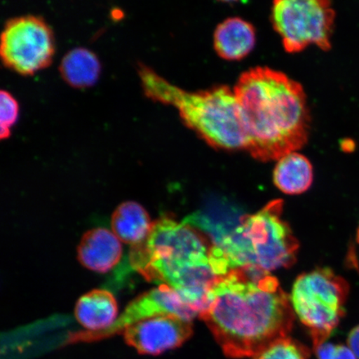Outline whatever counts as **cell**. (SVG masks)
Instances as JSON below:
<instances>
[{"mask_svg": "<svg viewBox=\"0 0 359 359\" xmlns=\"http://www.w3.org/2000/svg\"><path fill=\"white\" fill-rule=\"evenodd\" d=\"M252 359H309V351L288 336L268 345Z\"/></svg>", "mask_w": 359, "mask_h": 359, "instance_id": "e0dca14e", "label": "cell"}, {"mask_svg": "<svg viewBox=\"0 0 359 359\" xmlns=\"http://www.w3.org/2000/svg\"><path fill=\"white\" fill-rule=\"evenodd\" d=\"M348 346L359 359V325L353 327L348 337Z\"/></svg>", "mask_w": 359, "mask_h": 359, "instance_id": "ffe728a7", "label": "cell"}, {"mask_svg": "<svg viewBox=\"0 0 359 359\" xmlns=\"http://www.w3.org/2000/svg\"><path fill=\"white\" fill-rule=\"evenodd\" d=\"M357 242H358V244L359 245V228H358V233H357Z\"/></svg>", "mask_w": 359, "mask_h": 359, "instance_id": "7402d4cb", "label": "cell"}, {"mask_svg": "<svg viewBox=\"0 0 359 359\" xmlns=\"http://www.w3.org/2000/svg\"><path fill=\"white\" fill-rule=\"evenodd\" d=\"M101 62L97 56L85 48H76L62 58L60 66L61 77L69 86L83 89L95 85L101 74Z\"/></svg>", "mask_w": 359, "mask_h": 359, "instance_id": "9a60e30c", "label": "cell"}, {"mask_svg": "<svg viewBox=\"0 0 359 359\" xmlns=\"http://www.w3.org/2000/svg\"><path fill=\"white\" fill-rule=\"evenodd\" d=\"M199 318L228 358H245L288 337L295 313L276 277L244 267L218 280Z\"/></svg>", "mask_w": 359, "mask_h": 359, "instance_id": "6da1fadb", "label": "cell"}, {"mask_svg": "<svg viewBox=\"0 0 359 359\" xmlns=\"http://www.w3.org/2000/svg\"><path fill=\"white\" fill-rule=\"evenodd\" d=\"M257 34L254 26L241 18H229L214 34V48L223 60H241L252 51Z\"/></svg>", "mask_w": 359, "mask_h": 359, "instance_id": "4fadbf2b", "label": "cell"}, {"mask_svg": "<svg viewBox=\"0 0 359 359\" xmlns=\"http://www.w3.org/2000/svg\"><path fill=\"white\" fill-rule=\"evenodd\" d=\"M210 247L191 224L161 218L144 242L131 247L129 262L147 281L159 284L178 268L210 262Z\"/></svg>", "mask_w": 359, "mask_h": 359, "instance_id": "5b68a950", "label": "cell"}, {"mask_svg": "<svg viewBox=\"0 0 359 359\" xmlns=\"http://www.w3.org/2000/svg\"><path fill=\"white\" fill-rule=\"evenodd\" d=\"M283 201L276 200L239 224L210 247V263L219 277L231 269L254 267L267 273L290 266L299 244L282 218Z\"/></svg>", "mask_w": 359, "mask_h": 359, "instance_id": "277c9868", "label": "cell"}, {"mask_svg": "<svg viewBox=\"0 0 359 359\" xmlns=\"http://www.w3.org/2000/svg\"><path fill=\"white\" fill-rule=\"evenodd\" d=\"M335 12L331 0H273L271 21L289 53L314 44L331 48Z\"/></svg>", "mask_w": 359, "mask_h": 359, "instance_id": "52a82bcc", "label": "cell"}, {"mask_svg": "<svg viewBox=\"0 0 359 359\" xmlns=\"http://www.w3.org/2000/svg\"><path fill=\"white\" fill-rule=\"evenodd\" d=\"M150 215L140 204L126 201L111 215L112 232L121 241L133 246L144 242L152 226Z\"/></svg>", "mask_w": 359, "mask_h": 359, "instance_id": "5bb4252c", "label": "cell"}, {"mask_svg": "<svg viewBox=\"0 0 359 359\" xmlns=\"http://www.w3.org/2000/svg\"><path fill=\"white\" fill-rule=\"evenodd\" d=\"M192 334L191 321L173 316L147 318L123 333L126 344L146 355H159L182 346Z\"/></svg>", "mask_w": 359, "mask_h": 359, "instance_id": "30bf717a", "label": "cell"}, {"mask_svg": "<svg viewBox=\"0 0 359 359\" xmlns=\"http://www.w3.org/2000/svg\"><path fill=\"white\" fill-rule=\"evenodd\" d=\"M55 48V34L47 22L39 16L24 15L6 22L0 55L8 69L30 76L51 65Z\"/></svg>", "mask_w": 359, "mask_h": 359, "instance_id": "ba28073f", "label": "cell"}, {"mask_svg": "<svg viewBox=\"0 0 359 359\" xmlns=\"http://www.w3.org/2000/svg\"><path fill=\"white\" fill-rule=\"evenodd\" d=\"M245 150L259 161L279 160L304 146L311 116L302 84L280 71L257 67L234 87Z\"/></svg>", "mask_w": 359, "mask_h": 359, "instance_id": "7a4b0ae2", "label": "cell"}, {"mask_svg": "<svg viewBox=\"0 0 359 359\" xmlns=\"http://www.w3.org/2000/svg\"><path fill=\"white\" fill-rule=\"evenodd\" d=\"M219 1H222V2H235V1H237V0H219Z\"/></svg>", "mask_w": 359, "mask_h": 359, "instance_id": "44dd1931", "label": "cell"}, {"mask_svg": "<svg viewBox=\"0 0 359 359\" xmlns=\"http://www.w3.org/2000/svg\"><path fill=\"white\" fill-rule=\"evenodd\" d=\"M318 359H358L348 345L325 342L313 348Z\"/></svg>", "mask_w": 359, "mask_h": 359, "instance_id": "d6986e66", "label": "cell"}, {"mask_svg": "<svg viewBox=\"0 0 359 359\" xmlns=\"http://www.w3.org/2000/svg\"><path fill=\"white\" fill-rule=\"evenodd\" d=\"M313 168L304 156L291 152L282 156L273 170V183L285 194L306 191L313 182Z\"/></svg>", "mask_w": 359, "mask_h": 359, "instance_id": "2e32d148", "label": "cell"}, {"mask_svg": "<svg viewBox=\"0 0 359 359\" xmlns=\"http://www.w3.org/2000/svg\"><path fill=\"white\" fill-rule=\"evenodd\" d=\"M122 257L121 241L106 228H94L85 233L78 247L80 264L94 272H109Z\"/></svg>", "mask_w": 359, "mask_h": 359, "instance_id": "8fae6325", "label": "cell"}, {"mask_svg": "<svg viewBox=\"0 0 359 359\" xmlns=\"http://www.w3.org/2000/svg\"><path fill=\"white\" fill-rule=\"evenodd\" d=\"M348 294L347 282L327 268L303 273L294 283L292 307L309 330L313 348L326 342L339 326Z\"/></svg>", "mask_w": 359, "mask_h": 359, "instance_id": "8992f818", "label": "cell"}, {"mask_svg": "<svg viewBox=\"0 0 359 359\" xmlns=\"http://www.w3.org/2000/svg\"><path fill=\"white\" fill-rule=\"evenodd\" d=\"M138 74L146 96L174 107L187 127L209 145L224 150H245V135L234 89L219 85L204 91H185L142 65Z\"/></svg>", "mask_w": 359, "mask_h": 359, "instance_id": "3957f363", "label": "cell"}, {"mask_svg": "<svg viewBox=\"0 0 359 359\" xmlns=\"http://www.w3.org/2000/svg\"><path fill=\"white\" fill-rule=\"evenodd\" d=\"M160 316H173L191 321L198 316L194 309L183 302L167 285H160L133 300L109 329L101 332L82 331L71 334L67 343H89L123 333L137 323Z\"/></svg>", "mask_w": 359, "mask_h": 359, "instance_id": "9c48e42d", "label": "cell"}, {"mask_svg": "<svg viewBox=\"0 0 359 359\" xmlns=\"http://www.w3.org/2000/svg\"><path fill=\"white\" fill-rule=\"evenodd\" d=\"M74 314L85 331L101 332L109 329L118 320V304L109 290H93L78 300Z\"/></svg>", "mask_w": 359, "mask_h": 359, "instance_id": "7c38bea8", "label": "cell"}, {"mask_svg": "<svg viewBox=\"0 0 359 359\" xmlns=\"http://www.w3.org/2000/svg\"><path fill=\"white\" fill-rule=\"evenodd\" d=\"M20 116V104L10 92L0 93V135L2 140L10 137L11 128Z\"/></svg>", "mask_w": 359, "mask_h": 359, "instance_id": "ac0fdd59", "label": "cell"}]
</instances>
